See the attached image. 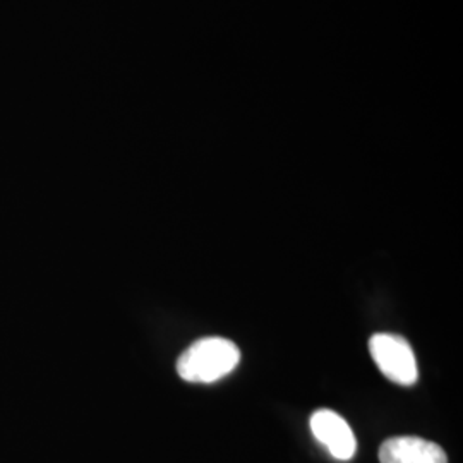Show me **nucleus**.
<instances>
[{"mask_svg":"<svg viewBox=\"0 0 463 463\" xmlns=\"http://www.w3.org/2000/svg\"><path fill=\"white\" fill-rule=\"evenodd\" d=\"M241 363L239 347L220 336L203 338L194 342L177 361V373L189 383H215Z\"/></svg>","mask_w":463,"mask_h":463,"instance_id":"1","label":"nucleus"},{"mask_svg":"<svg viewBox=\"0 0 463 463\" xmlns=\"http://www.w3.org/2000/svg\"><path fill=\"white\" fill-rule=\"evenodd\" d=\"M369 352L381 373L400 386H412L419 378L415 354L411 344L392 333H376L369 340Z\"/></svg>","mask_w":463,"mask_h":463,"instance_id":"2","label":"nucleus"},{"mask_svg":"<svg viewBox=\"0 0 463 463\" xmlns=\"http://www.w3.org/2000/svg\"><path fill=\"white\" fill-rule=\"evenodd\" d=\"M311 430L316 439L328 448L331 457L347 462L357 449L355 436L350 430L347 420L333 411H316L311 415Z\"/></svg>","mask_w":463,"mask_h":463,"instance_id":"3","label":"nucleus"},{"mask_svg":"<svg viewBox=\"0 0 463 463\" xmlns=\"http://www.w3.org/2000/svg\"><path fill=\"white\" fill-rule=\"evenodd\" d=\"M380 462L448 463V458L445 449L432 441L415 436H398L381 445Z\"/></svg>","mask_w":463,"mask_h":463,"instance_id":"4","label":"nucleus"}]
</instances>
